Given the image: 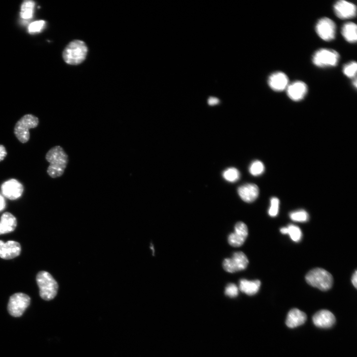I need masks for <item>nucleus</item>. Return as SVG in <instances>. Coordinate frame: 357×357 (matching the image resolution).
Wrapping results in <instances>:
<instances>
[{
  "instance_id": "obj_20",
  "label": "nucleus",
  "mask_w": 357,
  "mask_h": 357,
  "mask_svg": "<svg viewBox=\"0 0 357 357\" xmlns=\"http://www.w3.org/2000/svg\"><path fill=\"white\" fill-rule=\"evenodd\" d=\"M357 26L352 22L345 23L342 27L341 34L349 43H355L357 40Z\"/></svg>"
},
{
  "instance_id": "obj_31",
  "label": "nucleus",
  "mask_w": 357,
  "mask_h": 357,
  "mask_svg": "<svg viewBox=\"0 0 357 357\" xmlns=\"http://www.w3.org/2000/svg\"><path fill=\"white\" fill-rule=\"evenodd\" d=\"M7 156V152L5 147L2 144H0V162L4 160Z\"/></svg>"
},
{
  "instance_id": "obj_21",
  "label": "nucleus",
  "mask_w": 357,
  "mask_h": 357,
  "mask_svg": "<svg viewBox=\"0 0 357 357\" xmlns=\"http://www.w3.org/2000/svg\"><path fill=\"white\" fill-rule=\"evenodd\" d=\"M260 285L261 282L258 280L249 281L242 279L240 281L239 288L242 292L249 296H252L258 292Z\"/></svg>"
},
{
  "instance_id": "obj_12",
  "label": "nucleus",
  "mask_w": 357,
  "mask_h": 357,
  "mask_svg": "<svg viewBox=\"0 0 357 357\" xmlns=\"http://www.w3.org/2000/svg\"><path fill=\"white\" fill-rule=\"evenodd\" d=\"M308 86L302 81H296L289 84L286 88L288 97L294 101L302 100L308 93Z\"/></svg>"
},
{
  "instance_id": "obj_9",
  "label": "nucleus",
  "mask_w": 357,
  "mask_h": 357,
  "mask_svg": "<svg viewBox=\"0 0 357 357\" xmlns=\"http://www.w3.org/2000/svg\"><path fill=\"white\" fill-rule=\"evenodd\" d=\"M337 26L335 22L328 18L319 20L316 25V31L323 40L330 41L335 39Z\"/></svg>"
},
{
  "instance_id": "obj_15",
  "label": "nucleus",
  "mask_w": 357,
  "mask_h": 357,
  "mask_svg": "<svg viewBox=\"0 0 357 357\" xmlns=\"http://www.w3.org/2000/svg\"><path fill=\"white\" fill-rule=\"evenodd\" d=\"M21 246L18 242L9 241L6 243L0 241V258L11 259L18 257L21 252Z\"/></svg>"
},
{
  "instance_id": "obj_13",
  "label": "nucleus",
  "mask_w": 357,
  "mask_h": 357,
  "mask_svg": "<svg viewBox=\"0 0 357 357\" xmlns=\"http://www.w3.org/2000/svg\"><path fill=\"white\" fill-rule=\"evenodd\" d=\"M334 11L338 18L346 20L356 17L357 8L353 3L341 0L335 4Z\"/></svg>"
},
{
  "instance_id": "obj_27",
  "label": "nucleus",
  "mask_w": 357,
  "mask_h": 357,
  "mask_svg": "<svg viewBox=\"0 0 357 357\" xmlns=\"http://www.w3.org/2000/svg\"><path fill=\"white\" fill-rule=\"evenodd\" d=\"M265 167L263 163L260 161L256 160L253 162L250 165L249 171L250 173L255 176L261 175L264 171Z\"/></svg>"
},
{
  "instance_id": "obj_5",
  "label": "nucleus",
  "mask_w": 357,
  "mask_h": 357,
  "mask_svg": "<svg viewBox=\"0 0 357 357\" xmlns=\"http://www.w3.org/2000/svg\"><path fill=\"white\" fill-rule=\"evenodd\" d=\"M39 123L37 117L32 114L25 115L16 124L14 134L20 142L25 143L30 139L29 130L37 128Z\"/></svg>"
},
{
  "instance_id": "obj_19",
  "label": "nucleus",
  "mask_w": 357,
  "mask_h": 357,
  "mask_svg": "<svg viewBox=\"0 0 357 357\" xmlns=\"http://www.w3.org/2000/svg\"><path fill=\"white\" fill-rule=\"evenodd\" d=\"M16 218L11 213L6 212L1 217L0 221V235L11 233L16 228Z\"/></svg>"
},
{
  "instance_id": "obj_4",
  "label": "nucleus",
  "mask_w": 357,
  "mask_h": 357,
  "mask_svg": "<svg viewBox=\"0 0 357 357\" xmlns=\"http://www.w3.org/2000/svg\"><path fill=\"white\" fill-rule=\"evenodd\" d=\"M305 278L309 285L321 291L329 290L333 285L332 275L321 268H316L310 271Z\"/></svg>"
},
{
  "instance_id": "obj_3",
  "label": "nucleus",
  "mask_w": 357,
  "mask_h": 357,
  "mask_svg": "<svg viewBox=\"0 0 357 357\" xmlns=\"http://www.w3.org/2000/svg\"><path fill=\"white\" fill-rule=\"evenodd\" d=\"M40 297L45 301L53 300L56 296L59 285L53 277L48 272L41 271L37 276Z\"/></svg>"
},
{
  "instance_id": "obj_30",
  "label": "nucleus",
  "mask_w": 357,
  "mask_h": 357,
  "mask_svg": "<svg viewBox=\"0 0 357 357\" xmlns=\"http://www.w3.org/2000/svg\"><path fill=\"white\" fill-rule=\"evenodd\" d=\"M225 294L231 298L237 297L239 294V289L234 284H229L225 289Z\"/></svg>"
},
{
  "instance_id": "obj_22",
  "label": "nucleus",
  "mask_w": 357,
  "mask_h": 357,
  "mask_svg": "<svg viewBox=\"0 0 357 357\" xmlns=\"http://www.w3.org/2000/svg\"><path fill=\"white\" fill-rule=\"evenodd\" d=\"M280 231L283 234L289 235L294 242H299L302 239V232L299 227L290 224L286 227L281 228Z\"/></svg>"
},
{
  "instance_id": "obj_28",
  "label": "nucleus",
  "mask_w": 357,
  "mask_h": 357,
  "mask_svg": "<svg viewBox=\"0 0 357 357\" xmlns=\"http://www.w3.org/2000/svg\"><path fill=\"white\" fill-rule=\"evenodd\" d=\"M280 201L277 198H273L271 200V206L269 210V215L272 218L276 217L279 212Z\"/></svg>"
},
{
  "instance_id": "obj_33",
  "label": "nucleus",
  "mask_w": 357,
  "mask_h": 357,
  "mask_svg": "<svg viewBox=\"0 0 357 357\" xmlns=\"http://www.w3.org/2000/svg\"><path fill=\"white\" fill-rule=\"evenodd\" d=\"M6 206V202L3 197L0 195V212L2 211Z\"/></svg>"
},
{
  "instance_id": "obj_24",
  "label": "nucleus",
  "mask_w": 357,
  "mask_h": 357,
  "mask_svg": "<svg viewBox=\"0 0 357 357\" xmlns=\"http://www.w3.org/2000/svg\"><path fill=\"white\" fill-rule=\"evenodd\" d=\"M223 177L228 182L234 183L239 179L240 173L236 168H230L223 172Z\"/></svg>"
},
{
  "instance_id": "obj_1",
  "label": "nucleus",
  "mask_w": 357,
  "mask_h": 357,
  "mask_svg": "<svg viewBox=\"0 0 357 357\" xmlns=\"http://www.w3.org/2000/svg\"><path fill=\"white\" fill-rule=\"evenodd\" d=\"M50 163L47 172L52 178L62 176L68 163V156L60 146H56L50 149L45 156Z\"/></svg>"
},
{
  "instance_id": "obj_18",
  "label": "nucleus",
  "mask_w": 357,
  "mask_h": 357,
  "mask_svg": "<svg viewBox=\"0 0 357 357\" xmlns=\"http://www.w3.org/2000/svg\"><path fill=\"white\" fill-rule=\"evenodd\" d=\"M306 320L307 316L305 313L299 309H293L288 313L286 323L289 328L294 329L304 324Z\"/></svg>"
},
{
  "instance_id": "obj_32",
  "label": "nucleus",
  "mask_w": 357,
  "mask_h": 357,
  "mask_svg": "<svg viewBox=\"0 0 357 357\" xmlns=\"http://www.w3.org/2000/svg\"><path fill=\"white\" fill-rule=\"evenodd\" d=\"M219 103V100L214 97H211L208 100V104L211 106H214Z\"/></svg>"
},
{
  "instance_id": "obj_2",
  "label": "nucleus",
  "mask_w": 357,
  "mask_h": 357,
  "mask_svg": "<svg viewBox=\"0 0 357 357\" xmlns=\"http://www.w3.org/2000/svg\"><path fill=\"white\" fill-rule=\"evenodd\" d=\"M87 53V47L81 40H74L70 42L64 50L63 57L66 63L77 65L81 63Z\"/></svg>"
},
{
  "instance_id": "obj_25",
  "label": "nucleus",
  "mask_w": 357,
  "mask_h": 357,
  "mask_svg": "<svg viewBox=\"0 0 357 357\" xmlns=\"http://www.w3.org/2000/svg\"><path fill=\"white\" fill-rule=\"evenodd\" d=\"M291 220L295 222H305L309 220V216L305 210H301L292 212L290 214Z\"/></svg>"
},
{
  "instance_id": "obj_8",
  "label": "nucleus",
  "mask_w": 357,
  "mask_h": 357,
  "mask_svg": "<svg viewBox=\"0 0 357 357\" xmlns=\"http://www.w3.org/2000/svg\"><path fill=\"white\" fill-rule=\"evenodd\" d=\"M246 255L242 252H236L231 258H226L223 262L224 270L229 273L244 270L249 264Z\"/></svg>"
},
{
  "instance_id": "obj_26",
  "label": "nucleus",
  "mask_w": 357,
  "mask_h": 357,
  "mask_svg": "<svg viewBox=\"0 0 357 357\" xmlns=\"http://www.w3.org/2000/svg\"><path fill=\"white\" fill-rule=\"evenodd\" d=\"M357 70V64L355 61L351 62L343 67V72L344 74L349 78H355L356 76Z\"/></svg>"
},
{
  "instance_id": "obj_6",
  "label": "nucleus",
  "mask_w": 357,
  "mask_h": 357,
  "mask_svg": "<svg viewBox=\"0 0 357 357\" xmlns=\"http://www.w3.org/2000/svg\"><path fill=\"white\" fill-rule=\"evenodd\" d=\"M339 57L338 53L334 50L322 48L314 53L312 61L317 67H333L338 64Z\"/></svg>"
},
{
  "instance_id": "obj_11",
  "label": "nucleus",
  "mask_w": 357,
  "mask_h": 357,
  "mask_svg": "<svg viewBox=\"0 0 357 357\" xmlns=\"http://www.w3.org/2000/svg\"><path fill=\"white\" fill-rule=\"evenodd\" d=\"M3 196L10 200H15L20 198L23 194V185L17 180L12 178L1 186Z\"/></svg>"
},
{
  "instance_id": "obj_34",
  "label": "nucleus",
  "mask_w": 357,
  "mask_h": 357,
  "mask_svg": "<svg viewBox=\"0 0 357 357\" xmlns=\"http://www.w3.org/2000/svg\"><path fill=\"white\" fill-rule=\"evenodd\" d=\"M352 283L353 285V286L357 288V272L356 271L354 274L353 275V276L352 277L351 279Z\"/></svg>"
},
{
  "instance_id": "obj_14",
  "label": "nucleus",
  "mask_w": 357,
  "mask_h": 357,
  "mask_svg": "<svg viewBox=\"0 0 357 357\" xmlns=\"http://www.w3.org/2000/svg\"><path fill=\"white\" fill-rule=\"evenodd\" d=\"M314 324L319 328L329 329L336 322L334 315L328 310H323L317 312L313 317Z\"/></svg>"
},
{
  "instance_id": "obj_10",
  "label": "nucleus",
  "mask_w": 357,
  "mask_h": 357,
  "mask_svg": "<svg viewBox=\"0 0 357 357\" xmlns=\"http://www.w3.org/2000/svg\"><path fill=\"white\" fill-rule=\"evenodd\" d=\"M248 236V228L243 222H237L235 226V232L229 235V244L234 247H239L245 243Z\"/></svg>"
},
{
  "instance_id": "obj_35",
  "label": "nucleus",
  "mask_w": 357,
  "mask_h": 357,
  "mask_svg": "<svg viewBox=\"0 0 357 357\" xmlns=\"http://www.w3.org/2000/svg\"><path fill=\"white\" fill-rule=\"evenodd\" d=\"M353 83L354 85L355 86V87L356 88L357 87V83L356 77H355V78L353 79Z\"/></svg>"
},
{
  "instance_id": "obj_23",
  "label": "nucleus",
  "mask_w": 357,
  "mask_h": 357,
  "mask_svg": "<svg viewBox=\"0 0 357 357\" xmlns=\"http://www.w3.org/2000/svg\"><path fill=\"white\" fill-rule=\"evenodd\" d=\"M35 3L32 1H25L21 6L20 17L24 20L32 18L34 12Z\"/></svg>"
},
{
  "instance_id": "obj_17",
  "label": "nucleus",
  "mask_w": 357,
  "mask_h": 357,
  "mask_svg": "<svg viewBox=\"0 0 357 357\" xmlns=\"http://www.w3.org/2000/svg\"><path fill=\"white\" fill-rule=\"evenodd\" d=\"M238 194L246 202L251 203L255 201L259 195L258 187L254 184H247L238 188Z\"/></svg>"
},
{
  "instance_id": "obj_16",
  "label": "nucleus",
  "mask_w": 357,
  "mask_h": 357,
  "mask_svg": "<svg viewBox=\"0 0 357 357\" xmlns=\"http://www.w3.org/2000/svg\"><path fill=\"white\" fill-rule=\"evenodd\" d=\"M268 84L274 91L282 92L286 89L289 85V79L285 73L277 72L270 76L268 79Z\"/></svg>"
},
{
  "instance_id": "obj_29",
  "label": "nucleus",
  "mask_w": 357,
  "mask_h": 357,
  "mask_svg": "<svg viewBox=\"0 0 357 357\" xmlns=\"http://www.w3.org/2000/svg\"><path fill=\"white\" fill-rule=\"evenodd\" d=\"M45 24V21L42 20L33 22L28 26V32L30 34L40 32L43 28Z\"/></svg>"
},
{
  "instance_id": "obj_7",
  "label": "nucleus",
  "mask_w": 357,
  "mask_h": 357,
  "mask_svg": "<svg viewBox=\"0 0 357 357\" xmlns=\"http://www.w3.org/2000/svg\"><path fill=\"white\" fill-rule=\"evenodd\" d=\"M31 303V298L25 294L18 293L10 298L8 306L9 314L13 317H21Z\"/></svg>"
}]
</instances>
